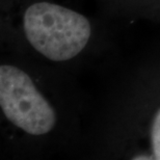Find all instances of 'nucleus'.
<instances>
[{"label":"nucleus","instance_id":"f03ea898","mask_svg":"<svg viewBox=\"0 0 160 160\" xmlns=\"http://www.w3.org/2000/svg\"><path fill=\"white\" fill-rule=\"evenodd\" d=\"M0 108L8 123L31 137L50 134L58 121L54 105L31 75L12 63L0 66Z\"/></svg>","mask_w":160,"mask_h":160},{"label":"nucleus","instance_id":"7ed1b4c3","mask_svg":"<svg viewBox=\"0 0 160 160\" xmlns=\"http://www.w3.org/2000/svg\"><path fill=\"white\" fill-rule=\"evenodd\" d=\"M145 146L131 154V159L160 160V105L149 118L145 134Z\"/></svg>","mask_w":160,"mask_h":160},{"label":"nucleus","instance_id":"f257e3e1","mask_svg":"<svg viewBox=\"0 0 160 160\" xmlns=\"http://www.w3.org/2000/svg\"><path fill=\"white\" fill-rule=\"evenodd\" d=\"M21 27L29 46L53 62L77 57L92 36V23L84 15L47 0H38L25 8Z\"/></svg>","mask_w":160,"mask_h":160}]
</instances>
